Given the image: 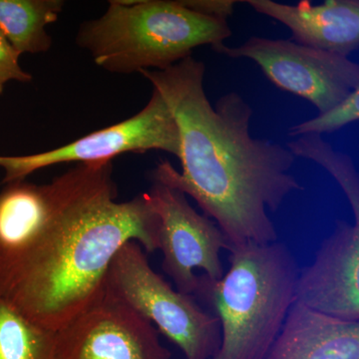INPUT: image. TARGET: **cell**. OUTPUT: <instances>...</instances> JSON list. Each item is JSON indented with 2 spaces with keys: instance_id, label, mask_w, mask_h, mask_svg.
Instances as JSON below:
<instances>
[{
  "instance_id": "cell-1",
  "label": "cell",
  "mask_w": 359,
  "mask_h": 359,
  "mask_svg": "<svg viewBox=\"0 0 359 359\" xmlns=\"http://www.w3.org/2000/svg\"><path fill=\"white\" fill-rule=\"evenodd\" d=\"M139 73L163 97L179 129L182 173L162 161L151 172L154 183L193 198L223 231L228 250L278 242L269 212L304 191L290 173L295 157L289 149L250 135L252 108L237 92L212 106L205 63L193 55L164 70Z\"/></svg>"
},
{
  "instance_id": "cell-2",
  "label": "cell",
  "mask_w": 359,
  "mask_h": 359,
  "mask_svg": "<svg viewBox=\"0 0 359 359\" xmlns=\"http://www.w3.org/2000/svg\"><path fill=\"white\" fill-rule=\"evenodd\" d=\"M112 161L77 164L45 185L43 223L25 244L0 254V295L57 332L102 294L123 245L159 249V218L142 194L116 202Z\"/></svg>"
},
{
  "instance_id": "cell-3",
  "label": "cell",
  "mask_w": 359,
  "mask_h": 359,
  "mask_svg": "<svg viewBox=\"0 0 359 359\" xmlns=\"http://www.w3.org/2000/svg\"><path fill=\"white\" fill-rule=\"evenodd\" d=\"M224 0L111 1L107 11L82 25L79 46L110 72L164 70L194 49L224 44L231 36Z\"/></svg>"
},
{
  "instance_id": "cell-4",
  "label": "cell",
  "mask_w": 359,
  "mask_h": 359,
  "mask_svg": "<svg viewBox=\"0 0 359 359\" xmlns=\"http://www.w3.org/2000/svg\"><path fill=\"white\" fill-rule=\"evenodd\" d=\"M230 252L219 280L199 276L194 297L212 309L221 346L212 359H263L295 302L299 266L283 243L248 244Z\"/></svg>"
},
{
  "instance_id": "cell-5",
  "label": "cell",
  "mask_w": 359,
  "mask_h": 359,
  "mask_svg": "<svg viewBox=\"0 0 359 359\" xmlns=\"http://www.w3.org/2000/svg\"><path fill=\"white\" fill-rule=\"evenodd\" d=\"M104 290L150 321L179 347L185 359H212L221 346V327L193 294L175 290L149 264L135 241L123 245L111 262Z\"/></svg>"
},
{
  "instance_id": "cell-6",
  "label": "cell",
  "mask_w": 359,
  "mask_h": 359,
  "mask_svg": "<svg viewBox=\"0 0 359 359\" xmlns=\"http://www.w3.org/2000/svg\"><path fill=\"white\" fill-rule=\"evenodd\" d=\"M212 50L231 58H248L273 85L309 101L320 113L359 88V65L347 56L295 43L292 40L252 36L238 47Z\"/></svg>"
},
{
  "instance_id": "cell-7",
  "label": "cell",
  "mask_w": 359,
  "mask_h": 359,
  "mask_svg": "<svg viewBox=\"0 0 359 359\" xmlns=\"http://www.w3.org/2000/svg\"><path fill=\"white\" fill-rule=\"evenodd\" d=\"M161 150L180 157L178 126L171 110L157 90L147 105L133 117L54 150L27 156H0L6 172L4 184L25 181L39 170L62 163L112 161L123 153Z\"/></svg>"
},
{
  "instance_id": "cell-8",
  "label": "cell",
  "mask_w": 359,
  "mask_h": 359,
  "mask_svg": "<svg viewBox=\"0 0 359 359\" xmlns=\"http://www.w3.org/2000/svg\"><path fill=\"white\" fill-rule=\"evenodd\" d=\"M159 218V249L162 269L176 285L177 290L195 294L203 269L212 280L224 276L221 252L229 249L228 241L218 224L199 214L176 189L154 183L145 193Z\"/></svg>"
},
{
  "instance_id": "cell-9",
  "label": "cell",
  "mask_w": 359,
  "mask_h": 359,
  "mask_svg": "<svg viewBox=\"0 0 359 359\" xmlns=\"http://www.w3.org/2000/svg\"><path fill=\"white\" fill-rule=\"evenodd\" d=\"M56 359H172L157 328L103 290L55 332Z\"/></svg>"
},
{
  "instance_id": "cell-10",
  "label": "cell",
  "mask_w": 359,
  "mask_h": 359,
  "mask_svg": "<svg viewBox=\"0 0 359 359\" xmlns=\"http://www.w3.org/2000/svg\"><path fill=\"white\" fill-rule=\"evenodd\" d=\"M295 302L344 321H359V224L337 219L313 263L299 269Z\"/></svg>"
},
{
  "instance_id": "cell-11",
  "label": "cell",
  "mask_w": 359,
  "mask_h": 359,
  "mask_svg": "<svg viewBox=\"0 0 359 359\" xmlns=\"http://www.w3.org/2000/svg\"><path fill=\"white\" fill-rule=\"evenodd\" d=\"M245 4L287 26L295 43L347 57L358 49V0H327L318 6L308 0L295 6L273 0H245Z\"/></svg>"
},
{
  "instance_id": "cell-12",
  "label": "cell",
  "mask_w": 359,
  "mask_h": 359,
  "mask_svg": "<svg viewBox=\"0 0 359 359\" xmlns=\"http://www.w3.org/2000/svg\"><path fill=\"white\" fill-rule=\"evenodd\" d=\"M263 359H359V321H344L294 302Z\"/></svg>"
},
{
  "instance_id": "cell-13",
  "label": "cell",
  "mask_w": 359,
  "mask_h": 359,
  "mask_svg": "<svg viewBox=\"0 0 359 359\" xmlns=\"http://www.w3.org/2000/svg\"><path fill=\"white\" fill-rule=\"evenodd\" d=\"M63 6L60 0H0V32L20 55L43 53L52 45L45 27L57 21Z\"/></svg>"
},
{
  "instance_id": "cell-14",
  "label": "cell",
  "mask_w": 359,
  "mask_h": 359,
  "mask_svg": "<svg viewBox=\"0 0 359 359\" xmlns=\"http://www.w3.org/2000/svg\"><path fill=\"white\" fill-rule=\"evenodd\" d=\"M46 212L45 185L7 184L0 193V254L25 244L43 223Z\"/></svg>"
},
{
  "instance_id": "cell-15",
  "label": "cell",
  "mask_w": 359,
  "mask_h": 359,
  "mask_svg": "<svg viewBox=\"0 0 359 359\" xmlns=\"http://www.w3.org/2000/svg\"><path fill=\"white\" fill-rule=\"evenodd\" d=\"M0 359H56L55 332L26 318L1 295Z\"/></svg>"
},
{
  "instance_id": "cell-16",
  "label": "cell",
  "mask_w": 359,
  "mask_h": 359,
  "mask_svg": "<svg viewBox=\"0 0 359 359\" xmlns=\"http://www.w3.org/2000/svg\"><path fill=\"white\" fill-rule=\"evenodd\" d=\"M295 158L313 161L327 170L339 184L359 224V177L353 159L346 153L337 152L318 135H304L287 144Z\"/></svg>"
},
{
  "instance_id": "cell-17",
  "label": "cell",
  "mask_w": 359,
  "mask_h": 359,
  "mask_svg": "<svg viewBox=\"0 0 359 359\" xmlns=\"http://www.w3.org/2000/svg\"><path fill=\"white\" fill-rule=\"evenodd\" d=\"M359 119V88L353 90L346 99L325 112L320 113L318 117L308 121L299 123L290 129L292 137L304 135H318L334 133L342 127Z\"/></svg>"
},
{
  "instance_id": "cell-18",
  "label": "cell",
  "mask_w": 359,
  "mask_h": 359,
  "mask_svg": "<svg viewBox=\"0 0 359 359\" xmlns=\"http://www.w3.org/2000/svg\"><path fill=\"white\" fill-rule=\"evenodd\" d=\"M20 56L0 32V94L4 92V85L11 80L32 81V74L25 72L20 65Z\"/></svg>"
}]
</instances>
